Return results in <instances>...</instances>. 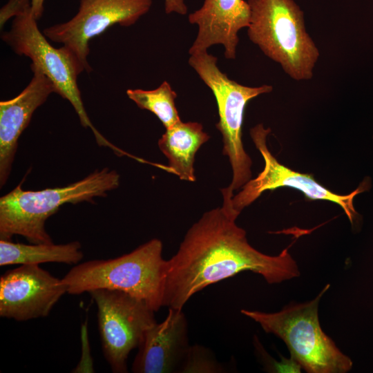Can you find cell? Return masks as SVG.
<instances>
[{
	"mask_svg": "<svg viewBox=\"0 0 373 373\" xmlns=\"http://www.w3.org/2000/svg\"><path fill=\"white\" fill-rule=\"evenodd\" d=\"M236 219L218 207L189 229L168 260L163 306L182 309L197 292L242 271L260 274L269 284L299 276L289 247L277 256L260 252L250 245Z\"/></svg>",
	"mask_w": 373,
	"mask_h": 373,
	"instance_id": "obj_1",
	"label": "cell"
},
{
	"mask_svg": "<svg viewBox=\"0 0 373 373\" xmlns=\"http://www.w3.org/2000/svg\"><path fill=\"white\" fill-rule=\"evenodd\" d=\"M162 248L161 240L154 238L115 258L77 264L61 280L70 294L97 289L119 290L143 300L157 312L164 304L168 271Z\"/></svg>",
	"mask_w": 373,
	"mask_h": 373,
	"instance_id": "obj_2",
	"label": "cell"
},
{
	"mask_svg": "<svg viewBox=\"0 0 373 373\" xmlns=\"http://www.w3.org/2000/svg\"><path fill=\"white\" fill-rule=\"evenodd\" d=\"M119 178L116 171L106 167L65 186L26 191L17 186L0 198V238L10 240L19 235L30 243H52L45 229L50 216L65 204L106 197L119 186Z\"/></svg>",
	"mask_w": 373,
	"mask_h": 373,
	"instance_id": "obj_3",
	"label": "cell"
},
{
	"mask_svg": "<svg viewBox=\"0 0 373 373\" xmlns=\"http://www.w3.org/2000/svg\"><path fill=\"white\" fill-rule=\"evenodd\" d=\"M250 41L296 81L309 80L320 52L294 0H248Z\"/></svg>",
	"mask_w": 373,
	"mask_h": 373,
	"instance_id": "obj_4",
	"label": "cell"
},
{
	"mask_svg": "<svg viewBox=\"0 0 373 373\" xmlns=\"http://www.w3.org/2000/svg\"><path fill=\"white\" fill-rule=\"evenodd\" d=\"M216 57L203 51L190 55L189 64L212 91L218 106L219 121L216 124L222 135L223 155L228 157L233 176L231 184L221 189L222 206L232 207L233 191L242 188L251 178L252 161L244 149L242 124L248 102L273 87L264 84L247 86L228 77L217 66Z\"/></svg>",
	"mask_w": 373,
	"mask_h": 373,
	"instance_id": "obj_5",
	"label": "cell"
},
{
	"mask_svg": "<svg viewBox=\"0 0 373 373\" xmlns=\"http://www.w3.org/2000/svg\"><path fill=\"white\" fill-rule=\"evenodd\" d=\"M326 285L309 302L290 304L280 312L266 313L241 309L240 312L259 323L267 333L281 338L293 358L309 373H345L353 363L322 330L318 307Z\"/></svg>",
	"mask_w": 373,
	"mask_h": 373,
	"instance_id": "obj_6",
	"label": "cell"
},
{
	"mask_svg": "<svg viewBox=\"0 0 373 373\" xmlns=\"http://www.w3.org/2000/svg\"><path fill=\"white\" fill-rule=\"evenodd\" d=\"M31 6L14 17L10 30L1 34L2 40L19 55L32 61L52 83L56 93L67 99L77 114L82 126L93 131L97 143L118 153L119 149L108 142L93 126L84 106L77 77L84 68L75 56L62 46L55 48L37 26Z\"/></svg>",
	"mask_w": 373,
	"mask_h": 373,
	"instance_id": "obj_7",
	"label": "cell"
},
{
	"mask_svg": "<svg viewBox=\"0 0 373 373\" xmlns=\"http://www.w3.org/2000/svg\"><path fill=\"white\" fill-rule=\"evenodd\" d=\"M88 293L97 308L104 357L113 372L126 373L130 352L157 323L155 312L143 300L122 291L97 289Z\"/></svg>",
	"mask_w": 373,
	"mask_h": 373,
	"instance_id": "obj_8",
	"label": "cell"
},
{
	"mask_svg": "<svg viewBox=\"0 0 373 373\" xmlns=\"http://www.w3.org/2000/svg\"><path fill=\"white\" fill-rule=\"evenodd\" d=\"M153 0H80L76 15L70 20L51 26L43 33L49 40L61 44L75 56L84 70L89 42L115 24L131 26L150 10Z\"/></svg>",
	"mask_w": 373,
	"mask_h": 373,
	"instance_id": "obj_9",
	"label": "cell"
},
{
	"mask_svg": "<svg viewBox=\"0 0 373 373\" xmlns=\"http://www.w3.org/2000/svg\"><path fill=\"white\" fill-rule=\"evenodd\" d=\"M269 128L258 124L251 128L250 135L265 162L262 171L242 186L233 196L232 207L238 215L267 190L290 187L302 192L307 198L332 202L338 204L353 224L357 213L354 207V197L361 193L360 187L347 195H339L329 191L316 182L312 175L301 173L280 164L267 145Z\"/></svg>",
	"mask_w": 373,
	"mask_h": 373,
	"instance_id": "obj_10",
	"label": "cell"
},
{
	"mask_svg": "<svg viewBox=\"0 0 373 373\" xmlns=\"http://www.w3.org/2000/svg\"><path fill=\"white\" fill-rule=\"evenodd\" d=\"M67 293L61 279L39 265H21L0 278V316L26 321L47 316Z\"/></svg>",
	"mask_w": 373,
	"mask_h": 373,
	"instance_id": "obj_11",
	"label": "cell"
},
{
	"mask_svg": "<svg viewBox=\"0 0 373 373\" xmlns=\"http://www.w3.org/2000/svg\"><path fill=\"white\" fill-rule=\"evenodd\" d=\"M190 345L182 309L169 308L165 319L149 327L132 365L135 373L180 372Z\"/></svg>",
	"mask_w": 373,
	"mask_h": 373,
	"instance_id": "obj_12",
	"label": "cell"
},
{
	"mask_svg": "<svg viewBox=\"0 0 373 373\" xmlns=\"http://www.w3.org/2000/svg\"><path fill=\"white\" fill-rule=\"evenodd\" d=\"M250 17L249 5L244 0H204L202 6L188 17L189 23L197 25L198 30L189 55L207 51L211 46L220 44L226 59H236L238 32L248 27Z\"/></svg>",
	"mask_w": 373,
	"mask_h": 373,
	"instance_id": "obj_13",
	"label": "cell"
},
{
	"mask_svg": "<svg viewBox=\"0 0 373 373\" xmlns=\"http://www.w3.org/2000/svg\"><path fill=\"white\" fill-rule=\"evenodd\" d=\"M32 77L15 97L0 102V185L9 178L22 132L30 122L34 112L41 106L55 87L37 67L30 65Z\"/></svg>",
	"mask_w": 373,
	"mask_h": 373,
	"instance_id": "obj_14",
	"label": "cell"
},
{
	"mask_svg": "<svg viewBox=\"0 0 373 373\" xmlns=\"http://www.w3.org/2000/svg\"><path fill=\"white\" fill-rule=\"evenodd\" d=\"M209 138L203 126L196 122L181 121L166 129L158 140V146L169 161L164 169L182 180L194 182L195 153Z\"/></svg>",
	"mask_w": 373,
	"mask_h": 373,
	"instance_id": "obj_15",
	"label": "cell"
},
{
	"mask_svg": "<svg viewBox=\"0 0 373 373\" xmlns=\"http://www.w3.org/2000/svg\"><path fill=\"white\" fill-rule=\"evenodd\" d=\"M79 241L66 244L32 243L30 245L0 240V266L39 265L60 262L77 265L84 257Z\"/></svg>",
	"mask_w": 373,
	"mask_h": 373,
	"instance_id": "obj_16",
	"label": "cell"
},
{
	"mask_svg": "<svg viewBox=\"0 0 373 373\" xmlns=\"http://www.w3.org/2000/svg\"><path fill=\"white\" fill-rule=\"evenodd\" d=\"M126 95L140 108L156 115L166 129L182 121L175 106L177 93L166 81L153 90L128 89Z\"/></svg>",
	"mask_w": 373,
	"mask_h": 373,
	"instance_id": "obj_17",
	"label": "cell"
},
{
	"mask_svg": "<svg viewBox=\"0 0 373 373\" xmlns=\"http://www.w3.org/2000/svg\"><path fill=\"white\" fill-rule=\"evenodd\" d=\"M220 365L211 351L203 346H190L180 372H222Z\"/></svg>",
	"mask_w": 373,
	"mask_h": 373,
	"instance_id": "obj_18",
	"label": "cell"
},
{
	"mask_svg": "<svg viewBox=\"0 0 373 373\" xmlns=\"http://www.w3.org/2000/svg\"><path fill=\"white\" fill-rule=\"evenodd\" d=\"M31 6V0H8L0 10L1 29L12 17H15Z\"/></svg>",
	"mask_w": 373,
	"mask_h": 373,
	"instance_id": "obj_19",
	"label": "cell"
},
{
	"mask_svg": "<svg viewBox=\"0 0 373 373\" xmlns=\"http://www.w3.org/2000/svg\"><path fill=\"white\" fill-rule=\"evenodd\" d=\"M271 372H300V365L293 358L286 359L283 357V359L278 362L272 361L270 363Z\"/></svg>",
	"mask_w": 373,
	"mask_h": 373,
	"instance_id": "obj_20",
	"label": "cell"
},
{
	"mask_svg": "<svg viewBox=\"0 0 373 373\" xmlns=\"http://www.w3.org/2000/svg\"><path fill=\"white\" fill-rule=\"evenodd\" d=\"M164 2L166 14L177 13L180 15L187 14L188 8L185 0H164Z\"/></svg>",
	"mask_w": 373,
	"mask_h": 373,
	"instance_id": "obj_21",
	"label": "cell"
},
{
	"mask_svg": "<svg viewBox=\"0 0 373 373\" xmlns=\"http://www.w3.org/2000/svg\"><path fill=\"white\" fill-rule=\"evenodd\" d=\"M44 0H31V8L35 17L39 20L44 12Z\"/></svg>",
	"mask_w": 373,
	"mask_h": 373,
	"instance_id": "obj_22",
	"label": "cell"
}]
</instances>
